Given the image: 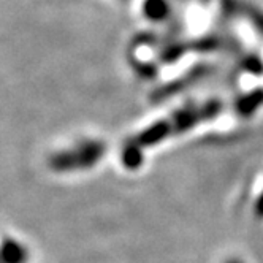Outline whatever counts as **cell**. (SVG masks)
Here are the masks:
<instances>
[{
	"mask_svg": "<svg viewBox=\"0 0 263 263\" xmlns=\"http://www.w3.org/2000/svg\"><path fill=\"white\" fill-rule=\"evenodd\" d=\"M0 263H5V261H4V260H2V258H0Z\"/></svg>",
	"mask_w": 263,
	"mask_h": 263,
	"instance_id": "4",
	"label": "cell"
},
{
	"mask_svg": "<svg viewBox=\"0 0 263 263\" xmlns=\"http://www.w3.org/2000/svg\"><path fill=\"white\" fill-rule=\"evenodd\" d=\"M0 258L5 263H27L29 251L17 239L4 238L0 241Z\"/></svg>",
	"mask_w": 263,
	"mask_h": 263,
	"instance_id": "2",
	"label": "cell"
},
{
	"mask_svg": "<svg viewBox=\"0 0 263 263\" xmlns=\"http://www.w3.org/2000/svg\"><path fill=\"white\" fill-rule=\"evenodd\" d=\"M105 154V144L96 140H86L78 143L71 149H64V151L54 153L48 165L52 172L58 173H70L87 170L93 165H97Z\"/></svg>",
	"mask_w": 263,
	"mask_h": 263,
	"instance_id": "1",
	"label": "cell"
},
{
	"mask_svg": "<svg viewBox=\"0 0 263 263\" xmlns=\"http://www.w3.org/2000/svg\"><path fill=\"white\" fill-rule=\"evenodd\" d=\"M122 160H124V165L128 168H137L140 165L141 154H140V149L137 147V144H130L124 149Z\"/></svg>",
	"mask_w": 263,
	"mask_h": 263,
	"instance_id": "3",
	"label": "cell"
}]
</instances>
